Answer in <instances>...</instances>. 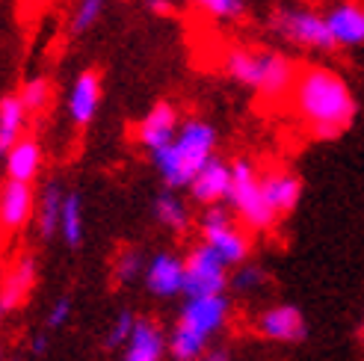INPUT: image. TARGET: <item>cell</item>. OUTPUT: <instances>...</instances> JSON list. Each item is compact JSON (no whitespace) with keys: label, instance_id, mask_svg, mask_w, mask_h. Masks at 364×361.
I'll return each instance as SVG.
<instances>
[{"label":"cell","instance_id":"obj_1","mask_svg":"<svg viewBox=\"0 0 364 361\" xmlns=\"http://www.w3.org/2000/svg\"><path fill=\"white\" fill-rule=\"evenodd\" d=\"M290 98H294V107L308 134L317 139H335L343 131H350L358 113L350 83L335 68L326 65L302 68L290 86Z\"/></svg>","mask_w":364,"mask_h":361},{"label":"cell","instance_id":"obj_2","mask_svg":"<svg viewBox=\"0 0 364 361\" xmlns=\"http://www.w3.org/2000/svg\"><path fill=\"white\" fill-rule=\"evenodd\" d=\"M213 149H216V128L208 122L190 119L178 124V134L172 136V142L157 149L151 157L163 180H166V187L175 193L181 187H190L193 175L213 157Z\"/></svg>","mask_w":364,"mask_h":361},{"label":"cell","instance_id":"obj_3","mask_svg":"<svg viewBox=\"0 0 364 361\" xmlns=\"http://www.w3.org/2000/svg\"><path fill=\"white\" fill-rule=\"evenodd\" d=\"M223 68L231 80H237L264 98H284L294 86V63L276 50H249V48H231L223 60Z\"/></svg>","mask_w":364,"mask_h":361},{"label":"cell","instance_id":"obj_4","mask_svg":"<svg viewBox=\"0 0 364 361\" xmlns=\"http://www.w3.org/2000/svg\"><path fill=\"white\" fill-rule=\"evenodd\" d=\"M225 202L231 205V213L240 216V222L252 231H269L276 225V216L267 208L261 187H258V172L249 160H237L231 163V187Z\"/></svg>","mask_w":364,"mask_h":361},{"label":"cell","instance_id":"obj_5","mask_svg":"<svg viewBox=\"0 0 364 361\" xmlns=\"http://www.w3.org/2000/svg\"><path fill=\"white\" fill-rule=\"evenodd\" d=\"M198 225H202L205 246H210L213 255L220 258L225 266H240V264L249 261L252 240H249V234L234 222L228 208H223V205L208 208Z\"/></svg>","mask_w":364,"mask_h":361},{"label":"cell","instance_id":"obj_6","mask_svg":"<svg viewBox=\"0 0 364 361\" xmlns=\"http://www.w3.org/2000/svg\"><path fill=\"white\" fill-rule=\"evenodd\" d=\"M228 287V266L213 255L210 246H196L184 258V293L187 299L196 296H220Z\"/></svg>","mask_w":364,"mask_h":361},{"label":"cell","instance_id":"obj_7","mask_svg":"<svg viewBox=\"0 0 364 361\" xmlns=\"http://www.w3.org/2000/svg\"><path fill=\"white\" fill-rule=\"evenodd\" d=\"M272 30H276L284 42L308 48V50H332L335 48L329 30H326L323 15H317L311 9H282L272 18Z\"/></svg>","mask_w":364,"mask_h":361},{"label":"cell","instance_id":"obj_8","mask_svg":"<svg viewBox=\"0 0 364 361\" xmlns=\"http://www.w3.org/2000/svg\"><path fill=\"white\" fill-rule=\"evenodd\" d=\"M228 314H231V302H228L225 293H220V296H196V299L184 302L181 317H178V326L190 329L193 335L205 338L210 344V338L225 329Z\"/></svg>","mask_w":364,"mask_h":361},{"label":"cell","instance_id":"obj_9","mask_svg":"<svg viewBox=\"0 0 364 361\" xmlns=\"http://www.w3.org/2000/svg\"><path fill=\"white\" fill-rule=\"evenodd\" d=\"M255 329L261 338L276 340V344H302L308 338V323L305 314L296 305H272L264 308L255 320Z\"/></svg>","mask_w":364,"mask_h":361},{"label":"cell","instance_id":"obj_10","mask_svg":"<svg viewBox=\"0 0 364 361\" xmlns=\"http://www.w3.org/2000/svg\"><path fill=\"white\" fill-rule=\"evenodd\" d=\"M258 187H261V195L267 208L272 210V216H287L294 213L296 205H299V195H302V180L299 175L287 172V169H272V172H264L258 175Z\"/></svg>","mask_w":364,"mask_h":361},{"label":"cell","instance_id":"obj_11","mask_svg":"<svg viewBox=\"0 0 364 361\" xmlns=\"http://www.w3.org/2000/svg\"><path fill=\"white\" fill-rule=\"evenodd\" d=\"M142 281L160 299L178 296L184 291V258L172 255V252H157V255L142 266Z\"/></svg>","mask_w":364,"mask_h":361},{"label":"cell","instance_id":"obj_12","mask_svg":"<svg viewBox=\"0 0 364 361\" xmlns=\"http://www.w3.org/2000/svg\"><path fill=\"white\" fill-rule=\"evenodd\" d=\"M231 187V166L220 157H210L208 163L198 169L190 180V193H193V202L213 208V205H223L225 195Z\"/></svg>","mask_w":364,"mask_h":361},{"label":"cell","instance_id":"obj_13","mask_svg":"<svg viewBox=\"0 0 364 361\" xmlns=\"http://www.w3.org/2000/svg\"><path fill=\"white\" fill-rule=\"evenodd\" d=\"M175 134H178V110H175V104L160 101V104H154L151 110L145 113V119L139 122L136 142L154 154L157 149L166 146V142H172Z\"/></svg>","mask_w":364,"mask_h":361},{"label":"cell","instance_id":"obj_14","mask_svg":"<svg viewBox=\"0 0 364 361\" xmlns=\"http://www.w3.org/2000/svg\"><path fill=\"white\" fill-rule=\"evenodd\" d=\"M98 104H101V71L98 68H86L77 75L75 86H71V95H68V116L75 124H89L98 113Z\"/></svg>","mask_w":364,"mask_h":361},{"label":"cell","instance_id":"obj_15","mask_svg":"<svg viewBox=\"0 0 364 361\" xmlns=\"http://www.w3.org/2000/svg\"><path fill=\"white\" fill-rule=\"evenodd\" d=\"M166 355V332L154 320H136L124 340V361H163Z\"/></svg>","mask_w":364,"mask_h":361},{"label":"cell","instance_id":"obj_16","mask_svg":"<svg viewBox=\"0 0 364 361\" xmlns=\"http://www.w3.org/2000/svg\"><path fill=\"white\" fill-rule=\"evenodd\" d=\"M36 208L33 187L30 184H18V180H6L0 187V225L6 231H18L30 222Z\"/></svg>","mask_w":364,"mask_h":361},{"label":"cell","instance_id":"obj_17","mask_svg":"<svg viewBox=\"0 0 364 361\" xmlns=\"http://www.w3.org/2000/svg\"><path fill=\"white\" fill-rule=\"evenodd\" d=\"M326 30H329L335 45L355 48L364 42V12L355 4H341L329 15H323Z\"/></svg>","mask_w":364,"mask_h":361},{"label":"cell","instance_id":"obj_18","mask_svg":"<svg viewBox=\"0 0 364 361\" xmlns=\"http://www.w3.org/2000/svg\"><path fill=\"white\" fill-rule=\"evenodd\" d=\"M39 169H42V146L36 139H18L6 151V180L33 184Z\"/></svg>","mask_w":364,"mask_h":361},{"label":"cell","instance_id":"obj_19","mask_svg":"<svg viewBox=\"0 0 364 361\" xmlns=\"http://www.w3.org/2000/svg\"><path fill=\"white\" fill-rule=\"evenodd\" d=\"M33 281H36V261L21 258L0 281V311H15L33 291Z\"/></svg>","mask_w":364,"mask_h":361},{"label":"cell","instance_id":"obj_20","mask_svg":"<svg viewBox=\"0 0 364 361\" xmlns=\"http://www.w3.org/2000/svg\"><path fill=\"white\" fill-rule=\"evenodd\" d=\"M27 122V110L18 95H4L0 98V154L9 151L18 139H21Z\"/></svg>","mask_w":364,"mask_h":361},{"label":"cell","instance_id":"obj_21","mask_svg":"<svg viewBox=\"0 0 364 361\" xmlns=\"http://www.w3.org/2000/svg\"><path fill=\"white\" fill-rule=\"evenodd\" d=\"M57 231L63 234L65 246H71V249H77L83 243V198H80V193H68L63 198Z\"/></svg>","mask_w":364,"mask_h":361},{"label":"cell","instance_id":"obj_22","mask_svg":"<svg viewBox=\"0 0 364 361\" xmlns=\"http://www.w3.org/2000/svg\"><path fill=\"white\" fill-rule=\"evenodd\" d=\"M154 216L160 220V225H166V228H172L178 234L190 228V210H187V205L181 202L172 190L160 193L154 198Z\"/></svg>","mask_w":364,"mask_h":361},{"label":"cell","instance_id":"obj_23","mask_svg":"<svg viewBox=\"0 0 364 361\" xmlns=\"http://www.w3.org/2000/svg\"><path fill=\"white\" fill-rule=\"evenodd\" d=\"M166 350H169V355L175 361H198V358L208 352V340L193 335L190 329H184V326H178V323H175L172 335L166 338Z\"/></svg>","mask_w":364,"mask_h":361},{"label":"cell","instance_id":"obj_24","mask_svg":"<svg viewBox=\"0 0 364 361\" xmlns=\"http://www.w3.org/2000/svg\"><path fill=\"white\" fill-rule=\"evenodd\" d=\"M63 187L60 184H48L45 187V195H42V205H39V231L42 237H53L57 234V225H60V208H63Z\"/></svg>","mask_w":364,"mask_h":361},{"label":"cell","instance_id":"obj_25","mask_svg":"<svg viewBox=\"0 0 364 361\" xmlns=\"http://www.w3.org/2000/svg\"><path fill=\"white\" fill-rule=\"evenodd\" d=\"M18 98H21L27 113L42 110V107L48 104V98H50V83L45 77H33V80L24 83V89H21V95H18Z\"/></svg>","mask_w":364,"mask_h":361},{"label":"cell","instance_id":"obj_26","mask_svg":"<svg viewBox=\"0 0 364 361\" xmlns=\"http://www.w3.org/2000/svg\"><path fill=\"white\" fill-rule=\"evenodd\" d=\"M142 266H145V258H142V252L136 249H124L119 261H116V279L122 284H131L136 279H142Z\"/></svg>","mask_w":364,"mask_h":361},{"label":"cell","instance_id":"obj_27","mask_svg":"<svg viewBox=\"0 0 364 361\" xmlns=\"http://www.w3.org/2000/svg\"><path fill=\"white\" fill-rule=\"evenodd\" d=\"M264 281H267V273L261 266H255V264H240L237 273H234V279H228V284L234 287V291H240V293L258 291V287H264Z\"/></svg>","mask_w":364,"mask_h":361},{"label":"cell","instance_id":"obj_28","mask_svg":"<svg viewBox=\"0 0 364 361\" xmlns=\"http://www.w3.org/2000/svg\"><path fill=\"white\" fill-rule=\"evenodd\" d=\"M104 12V0H80L75 9V21H71V30L75 33H86L98 21V15Z\"/></svg>","mask_w":364,"mask_h":361},{"label":"cell","instance_id":"obj_29","mask_svg":"<svg viewBox=\"0 0 364 361\" xmlns=\"http://www.w3.org/2000/svg\"><path fill=\"white\" fill-rule=\"evenodd\" d=\"M193 4L213 18H237L243 12V0H193Z\"/></svg>","mask_w":364,"mask_h":361},{"label":"cell","instance_id":"obj_30","mask_svg":"<svg viewBox=\"0 0 364 361\" xmlns=\"http://www.w3.org/2000/svg\"><path fill=\"white\" fill-rule=\"evenodd\" d=\"M134 323H136V317H134L131 311H122V314L113 320L110 332H107V347H122L124 340H127V335H131Z\"/></svg>","mask_w":364,"mask_h":361},{"label":"cell","instance_id":"obj_31","mask_svg":"<svg viewBox=\"0 0 364 361\" xmlns=\"http://www.w3.org/2000/svg\"><path fill=\"white\" fill-rule=\"evenodd\" d=\"M68 320H71V299L60 296L57 302L50 305V311H48V329H63Z\"/></svg>","mask_w":364,"mask_h":361},{"label":"cell","instance_id":"obj_32","mask_svg":"<svg viewBox=\"0 0 364 361\" xmlns=\"http://www.w3.org/2000/svg\"><path fill=\"white\" fill-rule=\"evenodd\" d=\"M149 9L157 12V15H169L172 12V4H169V0H149Z\"/></svg>","mask_w":364,"mask_h":361},{"label":"cell","instance_id":"obj_33","mask_svg":"<svg viewBox=\"0 0 364 361\" xmlns=\"http://www.w3.org/2000/svg\"><path fill=\"white\" fill-rule=\"evenodd\" d=\"M45 350H48V338L45 335H36L33 338V352L36 355H45Z\"/></svg>","mask_w":364,"mask_h":361},{"label":"cell","instance_id":"obj_34","mask_svg":"<svg viewBox=\"0 0 364 361\" xmlns=\"http://www.w3.org/2000/svg\"><path fill=\"white\" fill-rule=\"evenodd\" d=\"M198 361H231L228 358V352H223V350H216V352H205L202 358H198Z\"/></svg>","mask_w":364,"mask_h":361},{"label":"cell","instance_id":"obj_35","mask_svg":"<svg viewBox=\"0 0 364 361\" xmlns=\"http://www.w3.org/2000/svg\"><path fill=\"white\" fill-rule=\"evenodd\" d=\"M0 361H6V355H4V350H0Z\"/></svg>","mask_w":364,"mask_h":361}]
</instances>
